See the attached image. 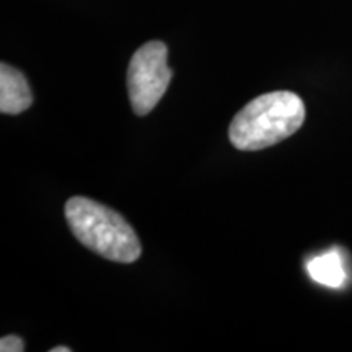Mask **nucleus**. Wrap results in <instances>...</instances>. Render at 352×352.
I'll return each mask as SVG.
<instances>
[{"mask_svg":"<svg viewBox=\"0 0 352 352\" xmlns=\"http://www.w3.org/2000/svg\"><path fill=\"white\" fill-rule=\"evenodd\" d=\"M65 219L83 246L109 261L129 264L138 261L142 253L138 235L127 220L100 202L72 197L65 204Z\"/></svg>","mask_w":352,"mask_h":352,"instance_id":"2","label":"nucleus"},{"mask_svg":"<svg viewBox=\"0 0 352 352\" xmlns=\"http://www.w3.org/2000/svg\"><path fill=\"white\" fill-rule=\"evenodd\" d=\"M166 57L168 50L162 41L145 43L132 56L127 69V91L138 116L151 113L170 85L173 72Z\"/></svg>","mask_w":352,"mask_h":352,"instance_id":"3","label":"nucleus"},{"mask_svg":"<svg viewBox=\"0 0 352 352\" xmlns=\"http://www.w3.org/2000/svg\"><path fill=\"white\" fill-rule=\"evenodd\" d=\"M305 104L292 91H272L258 96L233 118L228 138L239 151H263L283 142L300 129Z\"/></svg>","mask_w":352,"mask_h":352,"instance_id":"1","label":"nucleus"},{"mask_svg":"<svg viewBox=\"0 0 352 352\" xmlns=\"http://www.w3.org/2000/svg\"><path fill=\"white\" fill-rule=\"evenodd\" d=\"M0 351L2 352H23L25 344L23 340L19 336H3L0 340Z\"/></svg>","mask_w":352,"mask_h":352,"instance_id":"6","label":"nucleus"},{"mask_svg":"<svg viewBox=\"0 0 352 352\" xmlns=\"http://www.w3.org/2000/svg\"><path fill=\"white\" fill-rule=\"evenodd\" d=\"M72 349L70 347H63V346H57V347H52L51 352H70Z\"/></svg>","mask_w":352,"mask_h":352,"instance_id":"7","label":"nucleus"},{"mask_svg":"<svg viewBox=\"0 0 352 352\" xmlns=\"http://www.w3.org/2000/svg\"><path fill=\"white\" fill-rule=\"evenodd\" d=\"M33 104L28 80L19 69L6 63L0 65V111L20 114Z\"/></svg>","mask_w":352,"mask_h":352,"instance_id":"4","label":"nucleus"},{"mask_svg":"<svg viewBox=\"0 0 352 352\" xmlns=\"http://www.w3.org/2000/svg\"><path fill=\"white\" fill-rule=\"evenodd\" d=\"M307 271L315 283L331 289H340L346 284L347 274L341 253L338 250L318 254L307 263Z\"/></svg>","mask_w":352,"mask_h":352,"instance_id":"5","label":"nucleus"}]
</instances>
